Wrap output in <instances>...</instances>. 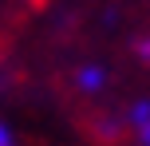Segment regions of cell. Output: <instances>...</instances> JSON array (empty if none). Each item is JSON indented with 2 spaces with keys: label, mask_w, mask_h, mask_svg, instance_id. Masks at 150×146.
<instances>
[{
  "label": "cell",
  "mask_w": 150,
  "mask_h": 146,
  "mask_svg": "<svg viewBox=\"0 0 150 146\" xmlns=\"http://www.w3.org/2000/svg\"><path fill=\"white\" fill-rule=\"evenodd\" d=\"M0 146H20V134L12 130V123H8V118H0Z\"/></svg>",
  "instance_id": "7a4b0ae2"
},
{
  "label": "cell",
  "mask_w": 150,
  "mask_h": 146,
  "mask_svg": "<svg viewBox=\"0 0 150 146\" xmlns=\"http://www.w3.org/2000/svg\"><path fill=\"white\" fill-rule=\"evenodd\" d=\"M130 134H134V142H138V146H150V118H142V123H138Z\"/></svg>",
  "instance_id": "3957f363"
},
{
  "label": "cell",
  "mask_w": 150,
  "mask_h": 146,
  "mask_svg": "<svg viewBox=\"0 0 150 146\" xmlns=\"http://www.w3.org/2000/svg\"><path fill=\"white\" fill-rule=\"evenodd\" d=\"M99 134L103 138H115L119 134V118H99Z\"/></svg>",
  "instance_id": "277c9868"
},
{
  "label": "cell",
  "mask_w": 150,
  "mask_h": 146,
  "mask_svg": "<svg viewBox=\"0 0 150 146\" xmlns=\"http://www.w3.org/2000/svg\"><path fill=\"white\" fill-rule=\"evenodd\" d=\"M107 67L103 63H83L79 71H75V87H79L83 95H103L107 91Z\"/></svg>",
  "instance_id": "6da1fadb"
},
{
  "label": "cell",
  "mask_w": 150,
  "mask_h": 146,
  "mask_svg": "<svg viewBox=\"0 0 150 146\" xmlns=\"http://www.w3.org/2000/svg\"><path fill=\"white\" fill-rule=\"evenodd\" d=\"M134 55L142 63H150V39H134Z\"/></svg>",
  "instance_id": "5b68a950"
}]
</instances>
